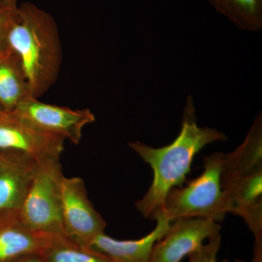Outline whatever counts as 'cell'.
<instances>
[{
  "instance_id": "22",
  "label": "cell",
  "mask_w": 262,
  "mask_h": 262,
  "mask_svg": "<svg viewBox=\"0 0 262 262\" xmlns=\"http://www.w3.org/2000/svg\"><path fill=\"white\" fill-rule=\"evenodd\" d=\"M5 114V112H4V111H3V110H2V108H1V107H0V119H1V118H2V117H3V116H4Z\"/></svg>"
},
{
  "instance_id": "2",
  "label": "cell",
  "mask_w": 262,
  "mask_h": 262,
  "mask_svg": "<svg viewBox=\"0 0 262 262\" xmlns=\"http://www.w3.org/2000/svg\"><path fill=\"white\" fill-rule=\"evenodd\" d=\"M18 15L8 44L21 61L31 97L39 99L59 75L63 58L59 32L54 18L32 3L20 5Z\"/></svg>"
},
{
  "instance_id": "18",
  "label": "cell",
  "mask_w": 262,
  "mask_h": 262,
  "mask_svg": "<svg viewBox=\"0 0 262 262\" xmlns=\"http://www.w3.org/2000/svg\"><path fill=\"white\" fill-rule=\"evenodd\" d=\"M221 246L220 234H215L188 256L189 262H218Z\"/></svg>"
},
{
  "instance_id": "6",
  "label": "cell",
  "mask_w": 262,
  "mask_h": 262,
  "mask_svg": "<svg viewBox=\"0 0 262 262\" xmlns=\"http://www.w3.org/2000/svg\"><path fill=\"white\" fill-rule=\"evenodd\" d=\"M10 114L39 130L61 136L75 144L80 143L84 127L96 121L94 114L88 108L72 110L32 97L24 100Z\"/></svg>"
},
{
  "instance_id": "20",
  "label": "cell",
  "mask_w": 262,
  "mask_h": 262,
  "mask_svg": "<svg viewBox=\"0 0 262 262\" xmlns=\"http://www.w3.org/2000/svg\"><path fill=\"white\" fill-rule=\"evenodd\" d=\"M16 262H45L39 256H29Z\"/></svg>"
},
{
  "instance_id": "7",
  "label": "cell",
  "mask_w": 262,
  "mask_h": 262,
  "mask_svg": "<svg viewBox=\"0 0 262 262\" xmlns=\"http://www.w3.org/2000/svg\"><path fill=\"white\" fill-rule=\"evenodd\" d=\"M215 221L201 218L179 219L155 245L149 262H181L208 239L220 234Z\"/></svg>"
},
{
  "instance_id": "19",
  "label": "cell",
  "mask_w": 262,
  "mask_h": 262,
  "mask_svg": "<svg viewBox=\"0 0 262 262\" xmlns=\"http://www.w3.org/2000/svg\"><path fill=\"white\" fill-rule=\"evenodd\" d=\"M235 262H244L237 260ZM251 262H262V237L255 239L253 258Z\"/></svg>"
},
{
  "instance_id": "15",
  "label": "cell",
  "mask_w": 262,
  "mask_h": 262,
  "mask_svg": "<svg viewBox=\"0 0 262 262\" xmlns=\"http://www.w3.org/2000/svg\"><path fill=\"white\" fill-rule=\"evenodd\" d=\"M217 13L239 29L258 32L262 29V0H209Z\"/></svg>"
},
{
  "instance_id": "3",
  "label": "cell",
  "mask_w": 262,
  "mask_h": 262,
  "mask_svg": "<svg viewBox=\"0 0 262 262\" xmlns=\"http://www.w3.org/2000/svg\"><path fill=\"white\" fill-rule=\"evenodd\" d=\"M224 156L225 153L218 151L204 157L203 173L185 187L171 189L155 217L162 215L171 222L184 218L217 222L225 220L227 211L222 184Z\"/></svg>"
},
{
  "instance_id": "17",
  "label": "cell",
  "mask_w": 262,
  "mask_h": 262,
  "mask_svg": "<svg viewBox=\"0 0 262 262\" xmlns=\"http://www.w3.org/2000/svg\"><path fill=\"white\" fill-rule=\"evenodd\" d=\"M18 7L0 0V52L10 48L8 37L13 27L18 22Z\"/></svg>"
},
{
  "instance_id": "16",
  "label": "cell",
  "mask_w": 262,
  "mask_h": 262,
  "mask_svg": "<svg viewBox=\"0 0 262 262\" xmlns=\"http://www.w3.org/2000/svg\"><path fill=\"white\" fill-rule=\"evenodd\" d=\"M39 256L45 262H112L65 237L50 239Z\"/></svg>"
},
{
  "instance_id": "11",
  "label": "cell",
  "mask_w": 262,
  "mask_h": 262,
  "mask_svg": "<svg viewBox=\"0 0 262 262\" xmlns=\"http://www.w3.org/2000/svg\"><path fill=\"white\" fill-rule=\"evenodd\" d=\"M155 228L140 239L120 241L102 233L93 239L88 249L108 258L112 262H149L157 242L166 234L171 222L157 215Z\"/></svg>"
},
{
  "instance_id": "10",
  "label": "cell",
  "mask_w": 262,
  "mask_h": 262,
  "mask_svg": "<svg viewBox=\"0 0 262 262\" xmlns=\"http://www.w3.org/2000/svg\"><path fill=\"white\" fill-rule=\"evenodd\" d=\"M227 213L244 220L254 238L262 237V170L222 181Z\"/></svg>"
},
{
  "instance_id": "1",
  "label": "cell",
  "mask_w": 262,
  "mask_h": 262,
  "mask_svg": "<svg viewBox=\"0 0 262 262\" xmlns=\"http://www.w3.org/2000/svg\"><path fill=\"white\" fill-rule=\"evenodd\" d=\"M227 140L225 133L198 125L194 98L189 95L183 111L180 133L171 144L160 148L141 141L128 144L153 172L151 186L136 203L138 211L144 218L153 220L161 211L170 191L185 182L196 155L208 144Z\"/></svg>"
},
{
  "instance_id": "8",
  "label": "cell",
  "mask_w": 262,
  "mask_h": 262,
  "mask_svg": "<svg viewBox=\"0 0 262 262\" xmlns=\"http://www.w3.org/2000/svg\"><path fill=\"white\" fill-rule=\"evenodd\" d=\"M64 140L39 130L10 113L0 119V150L18 151L36 161L60 158Z\"/></svg>"
},
{
  "instance_id": "23",
  "label": "cell",
  "mask_w": 262,
  "mask_h": 262,
  "mask_svg": "<svg viewBox=\"0 0 262 262\" xmlns=\"http://www.w3.org/2000/svg\"><path fill=\"white\" fill-rule=\"evenodd\" d=\"M218 262H228L227 261V260H223V261H219Z\"/></svg>"
},
{
  "instance_id": "13",
  "label": "cell",
  "mask_w": 262,
  "mask_h": 262,
  "mask_svg": "<svg viewBox=\"0 0 262 262\" xmlns=\"http://www.w3.org/2000/svg\"><path fill=\"white\" fill-rule=\"evenodd\" d=\"M262 170V115L255 118L244 142L234 151L225 154L222 181Z\"/></svg>"
},
{
  "instance_id": "4",
  "label": "cell",
  "mask_w": 262,
  "mask_h": 262,
  "mask_svg": "<svg viewBox=\"0 0 262 262\" xmlns=\"http://www.w3.org/2000/svg\"><path fill=\"white\" fill-rule=\"evenodd\" d=\"M63 177L60 158L39 162L32 185L18 213L19 218L27 227L49 239L68 237L62 218Z\"/></svg>"
},
{
  "instance_id": "21",
  "label": "cell",
  "mask_w": 262,
  "mask_h": 262,
  "mask_svg": "<svg viewBox=\"0 0 262 262\" xmlns=\"http://www.w3.org/2000/svg\"><path fill=\"white\" fill-rule=\"evenodd\" d=\"M3 1L9 3V4L17 5L16 0H3Z\"/></svg>"
},
{
  "instance_id": "24",
  "label": "cell",
  "mask_w": 262,
  "mask_h": 262,
  "mask_svg": "<svg viewBox=\"0 0 262 262\" xmlns=\"http://www.w3.org/2000/svg\"><path fill=\"white\" fill-rule=\"evenodd\" d=\"M2 53H3V52H0V54H1Z\"/></svg>"
},
{
  "instance_id": "14",
  "label": "cell",
  "mask_w": 262,
  "mask_h": 262,
  "mask_svg": "<svg viewBox=\"0 0 262 262\" xmlns=\"http://www.w3.org/2000/svg\"><path fill=\"white\" fill-rule=\"evenodd\" d=\"M31 97L28 80L16 53L11 48L0 54V107L10 113Z\"/></svg>"
},
{
  "instance_id": "5",
  "label": "cell",
  "mask_w": 262,
  "mask_h": 262,
  "mask_svg": "<svg viewBox=\"0 0 262 262\" xmlns=\"http://www.w3.org/2000/svg\"><path fill=\"white\" fill-rule=\"evenodd\" d=\"M61 208L65 233L81 247L87 248L93 239L104 233L106 222L90 201L82 179L63 177Z\"/></svg>"
},
{
  "instance_id": "12",
  "label": "cell",
  "mask_w": 262,
  "mask_h": 262,
  "mask_svg": "<svg viewBox=\"0 0 262 262\" xmlns=\"http://www.w3.org/2000/svg\"><path fill=\"white\" fill-rule=\"evenodd\" d=\"M51 239L34 232L18 215L0 220V262L39 256Z\"/></svg>"
},
{
  "instance_id": "9",
  "label": "cell",
  "mask_w": 262,
  "mask_h": 262,
  "mask_svg": "<svg viewBox=\"0 0 262 262\" xmlns=\"http://www.w3.org/2000/svg\"><path fill=\"white\" fill-rule=\"evenodd\" d=\"M38 164L23 153L0 150V220L18 215Z\"/></svg>"
}]
</instances>
